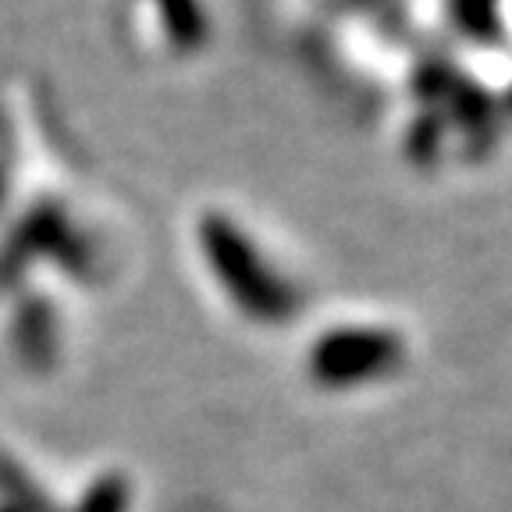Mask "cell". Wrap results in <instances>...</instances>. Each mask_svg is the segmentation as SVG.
<instances>
[{
  "label": "cell",
  "mask_w": 512,
  "mask_h": 512,
  "mask_svg": "<svg viewBox=\"0 0 512 512\" xmlns=\"http://www.w3.org/2000/svg\"><path fill=\"white\" fill-rule=\"evenodd\" d=\"M402 363V342L388 331H331L310 352V377L328 388H349V384L377 381L395 374Z\"/></svg>",
  "instance_id": "6da1fadb"
},
{
  "label": "cell",
  "mask_w": 512,
  "mask_h": 512,
  "mask_svg": "<svg viewBox=\"0 0 512 512\" xmlns=\"http://www.w3.org/2000/svg\"><path fill=\"white\" fill-rule=\"evenodd\" d=\"M214 256L217 267H221L224 281L232 288V296L242 303V310L256 320H267V324H278V320L292 317V299L288 292L256 264L253 256L232 239V235H217L214 239Z\"/></svg>",
  "instance_id": "7a4b0ae2"
},
{
  "label": "cell",
  "mask_w": 512,
  "mask_h": 512,
  "mask_svg": "<svg viewBox=\"0 0 512 512\" xmlns=\"http://www.w3.org/2000/svg\"><path fill=\"white\" fill-rule=\"evenodd\" d=\"M0 491H8L11 505L18 512H50L47 498L32 488V480H25V473L15 463H8L4 456H0Z\"/></svg>",
  "instance_id": "3957f363"
},
{
  "label": "cell",
  "mask_w": 512,
  "mask_h": 512,
  "mask_svg": "<svg viewBox=\"0 0 512 512\" xmlns=\"http://www.w3.org/2000/svg\"><path fill=\"white\" fill-rule=\"evenodd\" d=\"M125 505H128L125 477H104L89 488V495L82 498L75 512H125Z\"/></svg>",
  "instance_id": "277c9868"
},
{
  "label": "cell",
  "mask_w": 512,
  "mask_h": 512,
  "mask_svg": "<svg viewBox=\"0 0 512 512\" xmlns=\"http://www.w3.org/2000/svg\"><path fill=\"white\" fill-rule=\"evenodd\" d=\"M0 512H18V509H15V505H4V509H0Z\"/></svg>",
  "instance_id": "5b68a950"
}]
</instances>
